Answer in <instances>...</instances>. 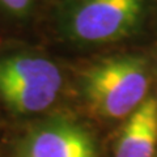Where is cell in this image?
I'll list each match as a JSON object with an SVG mask.
<instances>
[{
  "label": "cell",
  "instance_id": "obj_1",
  "mask_svg": "<svg viewBox=\"0 0 157 157\" xmlns=\"http://www.w3.org/2000/svg\"><path fill=\"white\" fill-rule=\"evenodd\" d=\"M149 85L144 58L121 55L107 58L86 68L81 92L94 114L117 119L128 117L141 102Z\"/></svg>",
  "mask_w": 157,
  "mask_h": 157
},
{
  "label": "cell",
  "instance_id": "obj_2",
  "mask_svg": "<svg viewBox=\"0 0 157 157\" xmlns=\"http://www.w3.org/2000/svg\"><path fill=\"white\" fill-rule=\"evenodd\" d=\"M63 78L51 60L17 54L0 59V98L17 114H36L55 102Z\"/></svg>",
  "mask_w": 157,
  "mask_h": 157
},
{
  "label": "cell",
  "instance_id": "obj_3",
  "mask_svg": "<svg viewBox=\"0 0 157 157\" xmlns=\"http://www.w3.org/2000/svg\"><path fill=\"white\" fill-rule=\"evenodd\" d=\"M143 7V0H77L66 14L64 28L84 43L114 42L137 28Z\"/></svg>",
  "mask_w": 157,
  "mask_h": 157
},
{
  "label": "cell",
  "instance_id": "obj_4",
  "mask_svg": "<svg viewBox=\"0 0 157 157\" xmlns=\"http://www.w3.org/2000/svg\"><path fill=\"white\" fill-rule=\"evenodd\" d=\"M16 157H98L84 127L63 118L34 126L20 140Z\"/></svg>",
  "mask_w": 157,
  "mask_h": 157
},
{
  "label": "cell",
  "instance_id": "obj_5",
  "mask_svg": "<svg viewBox=\"0 0 157 157\" xmlns=\"http://www.w3.org/2000/svg\"><path fill=\"white\" fill-rule=\"evenodd\" d=\"M157 147V100L148 97L127 118L115 157H153Z\"/></svg>",
  "mask_w": 157,
  "mask_h": 157
},
{
  "label": "cell",
  "instance_id": "obj_6",
  "mask_svg": "<svg viewBox=\"0 0 157 157\" xmlns=\"http://www.w3.org/2000/svg\"><path fill=\"white\" fill-rule=\"evenodd\" d=\"M33 0H0V4L13 14H25L32 7Z\"/></svg>",
  "mask_w": 157,
  "mask_h": 157
}]
</instances>
